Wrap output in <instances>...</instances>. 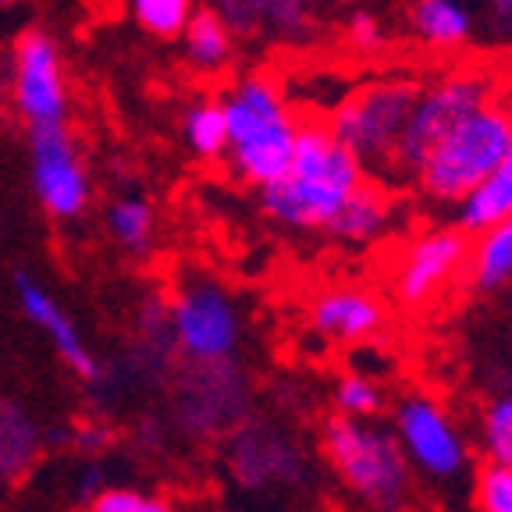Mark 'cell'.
Masks as SVG:
<instances>
[{
	"label": "cell",
	"mask_w": 512,
	"mask_h": 512,
	"mask_svg": "<svg viewBox=\"0 0 512 512\" xmlns=\"http://www.w3.org/2000/svg\"><path fill=\"white\" fill-rule=\"evenodd\" d=\"M11 104L25 128L68 125L64 57L50 32L25 29L11 54Z\"/></svg>",
	"instance_id": "obj_8"
},
{
	"label": "cell",
	"mask_w": 512,
	"mask_h": 512,
	"mask_svg": "<svg viewBox=\"0 0 512 512\" xmlns=\"http://www.w3.org/2000/svg\"><path fill=\"white\" fill-rule=\"evenodd\" d=\"M491 4V15L498 18V22H512V0H488Z\"/></svg>",
	"instance_id": "obj_30"
},
{
	"label": "cell",
	"mask_w": 512,
	"mask_h": 512,
	"mask_svg": "<svg viewBox=\"0 0 512 512\" xmlns=\"http://www.w3.org/2000/svg\"><path fill=\"white\" fill-rule=\"evenodd\" d=\"M310 328L324 342L360 345L381 335L384 306L367 288H328L310 306Z\"/></svg>",
	"instance_id": "obj_13"
},
{
	"label": "cell",
	"mask_w": 512,
	"mask_h": 512,
	"mask_svg": "<svg viewBox=\"0 0 512 512\" xmlns=\"http://www.w3.org/2000/svg\"><path fill=\"white\" fill-rule=\"evenodd\" d=\"M416 89L420 86L409 79H377L335 107L331 132L360 157L367 171L395 175L399 139L416 104Z\"/></svg>",
	"instance_id": "obj_5"
},
{
	"label": "cell",
	"mask_w": 512,
	"mask_h": 512,
	"mask_svg": "<svg viewBox=\"0 0 512 512\" xmlns=\"http://www.w3.org/2000/svg\"><path fill=\"white\" fill-rule=\"evenodd\" d=\"M477 509L480 512H512V466H505V463L480 466Z\"/></svg>",
	"instance_id": "obj_26"
},
{
	"label": "cell",
	"mask_w": 512,
	"mask_h": 512,
	"mask_svg": "<svg viewBox=\"0 0 512 512\" xmlns=\"http://www.w3.org/2000/svg\"><path fill=\"white\" fill-rule=\"evenodd\" d=\"M388 224H392V200L384 196L381 185L363 182L342 203V210L331 217L324 232L335 242H342V246H370V242L388 232Z\"/></svg>",
	"instance_id": "obj_15"
},
{
	"label": "cell",
	"mask_w": 512,
	"mask_h": 512,
	"mask_svg": "<svg viewBox=\"0 0 512 512\" xmlns=\"http://www.w3.org/2000/svg\"><path fill=\"white\" fill-rule=\"evenodd\" d=\"M466 260H470V242H466V232L459 224L424 232L416 242H409V249L395 264L392 288L399 303L427 306L448 281L463 271Z\"/></svg>",
	"instance_id": "obj_11"
},
{
	"label": "cell",
	"mask_w": 512,
	"mask_h": 512,
	"mask_svg": "<svg viewBox=\"0 0 512 512\" xmlns=\"http://www.w3.org/2000/svg\"><path fill=\"white\" fill-rule=\"evenodd\" d=\"M192 11V0H132V18L153 40H182Z\"/></svg>",
	"instance_id": "obj_23"
},
{
	"label": "cell",
	"mask_w": 512,
	"mask_h": 512,
	"mask_svg": "<svg viewBox=\"0 0 512 512\" xmlns=\"http://www.w3.org/2000/svg\"><path fill=\"white\" fill-rule=\"evenodd\" d=\"M36 441H40V431L29 420V413L4 402L0 406V484L15 480L29 466L32 452H36Z\"/></svg>",
	"instance_id": "obj_22"
},
{
	"label": "cell",
	"mask_w": 512,
	"mask_h": 512,
	"mask_svg": "<svg viewBox=\"0 0 512 512\" xmlns=\"http://www.w3.org/2000/svg\"><path fill=\"white\" fill-rule=\"evenodd\" d=\"M182 136L185 146L200 160H217L228 153V121H224L221 100H192L182 114Z\"/></svg>",
	"instance_id": "obj_21"
},
{
	"label": "cell",
	"mask_w": 512,
	"mask_h": 512,
	"mask_svg": "<svg viewBox=\"0 0 512 512\" xmlns=\"http://www.w3.org/2000/svg\"><path fill=\"white\" fill-rule=\"evenodd\" d=\"M367 182L360 157L331 132V125H299L296 153L281 178L260 189V210L274 224L313 232L328 228L342 203Z\"/></svg>",
	"instance_id": "obj_1"
},
{
	"label": "cell",
	"mask_w": 512,
	"mask_h": 512,
	"mask_svg": "<svg viewBox=\"0 0 512 512\" xmlns=\"http://www.w3.org/2000/svg\"><path fill=\"white\" fill-rule=\"evenodd\" d=\"M331 466L352 495L374 512H399L409 495V459L399 438L370 420L335 416L324 427Z\"/></svg>",
	"instance_id": "obj_4"
},
{
	"label": "cell",
	"mask_w": 512,
	"mask_h": 512,
	"mask_svg": "<svg viewBox=\"0 0 512 512\" xmlns=\"http://www.w3.org/2000/svg\"><path fill=\"white\" fill-rule=\"evenodd\" d=\"M345 36H349V43L356 50H377L384 40V32H381V22H377L370 11H356V15L349 18V29H345Z\"/></svg>",
	"instance_id": "obj_28"
},
{
	"label": "cell",
	"mask_w": 512,
	"mask_h": 512,
	"mask_svg": "<svg viewBox=\"0 0 512 512\" xmlns=\"http://www.w3.org/2000/svg\"><path fill=\"white\" fill-rule=\"evenodd\" d=\"M107 228H111L114 242L125 253H150L153 232H157V217H153V203L146 200L143 192H125L111 203L107 210Z\"/></svg>",
	"instance_id": "obj_20"
},
{
	"label": "cell",
	"mask_w": 512,
	"mask_h": 512,
	"mask_svg": "<svg viewBox=\"0 0 512 512\" xmlns=\"http://www.w3.org/2000/svg\"><path fill=\"white\" fill-rule=\"evenodd\" d=\"M15 299H18V310L25 313V320H32L50 338V345H54V352L64 360V367L72 370V374H79L82 381H100V363L89 352L79 324L72 320V313L50 296L47 285H40L32 274H15Z\"/></svg>",
	"instance_id": "obj_12"
},
{
	"label": "cell",
	"mask_w": 512,
	"mask_h": 512,
	"mask_svg": "<svg viewBox=\"0 0 512 512\" xmlns=\"http://www.w3.org/2000/svg\"><path fill=\"white\" fill-rule=\"evenodd\" d=\"M470 281L477 292H498L512 281V217L491 224L470 249Z\"/></svg>",
	"instance_id": "obj_19"
},
{
	"label": "cell",
	"mask_w": 512,
	"mask_h": 512,
	"mask_svg": "<svg viewBox=\"0 0 512 512\" xmlns=\"http://www.w3.org/2000/svg\"><path fill=\"white\" fill-rule=\"evenodd\" d=\"M8 4H15V0H0V8H8Z\"/></svg>",
	"instance_id": "obj_31"
},
{
	"label": "cell",
	"mask_w": 512,
	"mask_h": 512,
	"mask_svg": "<svg viewBox=\"0 0 512 512\" xmlns=\"http://www.w3.org/2000/svg\"><path fill=\"white\" fill-rule=\"evenodd\" d=\"M488 100L491 79L473 72V68H459V72H445L438 79L424 82L416 89V104L409 111L406 128H402L395 175H416V168L424 164L431 146L445 136L448 128H456L466 114H473Z\"/></svg>",
	"instance_id": "obj_6"
},
{
	"label": "cell",
	"mask_w": 512,
	"mask_h": 512,
	"mask_svg": "<svg viewBox=\"0 0 512 512\" xmlns=\"http://www.w3.org/2000/svg\"><path fill=\"white\" fill-rule=\"evenodd\" d=\"M381 388L370 381L367 374H349L338 381L335 388V406L338 416H356V420H370L381 409Z\"/></svg>",
	"instance_id": "obj_24"
},
{
	"label": "cell",
	"mask_w": 512,
	"mask_h": 512,
	"mask_svg": "<svg viewBox=\"0 0 512 512\" xmlns=\"http://www.w3.org/2000/svg\"><path fill=\"white\" fill-rule=\"evenodd\" d=\"M75 445H79L82 452H104V448L111 445V431H107V427H100V424L82 427L79 438H75Z\"/></svg>",
	"instance_id": "obj_29"
},
{
	"label": "cell",
	"mask_w": 512,
	"mask_h": 512,
	"mask_svg": "<svg viewBox=\"0 0 512 512\" xmlns=\"http://www.w3.org/2000/svg\"><path fill=\"white\" fill-rule=\"evenodd\" d=\"M456 224L463 228L466 235H480L491 224L512 217V139L505 157L498 160V168L491 171L470 196L456 203Z\"/></svg>",
	"instance_id": "obj_16"
},
{
	"label": "cell",
	"mask_w": 512,
	"mask_h": 512,
	"mask_svg": "<svg viewBox=\"0 0 512 512\" xmlns=\"http://www.w3.org/2000/svg\"><path fill=\"white\" fill-rule=\"evenodd\" d=\"M509 139L512 107L488 100L484 107L466 114L456 128H448L445 136L431 146V153L416 168L413 178L431 200L459 203L498 168V160L509 150Z\"/></svg>",
	"instance_id": "obj_3"
},
{
	"label": "cell",
	"mask_w": 512,
	"mask_h": 512,
	"mask_svg": "<svg viewBox=\"0 0 512 512\" xmlns=\"http://www.w3.org/2000/svg\"><path fill=\"white\" fill-rule=\"evenodd\" d=\"M171 338L189 363H228L239 349L242 313L217 281H189L168 306Z\"/></svg>",
	"instance_id": "obj_7"
},
{
	"label": "cell",
	"mask_w": 512,
	"mask_h": 512,
	"mask_svg": "<svg viewBox=\"0 0 512 512\" xmlns=\"http://www.w3.org/2000/svg\"><path fill=\"white\" fill-rule=\"evenodd\" d=\"M484 452L491 463L512 466V399H498L484 413Z\"/></svg>",
	"instance_id": "obj_25"
},
{
	"label": "cell",
	"mask_w": 512,
	"mask_h": 512,
	"mask_svg": "<svg viewBox=\"0 0 512 512\" xmlns=\"http://www.w3.org/2000/svg\"><path fill=\"white\" fill-rule=\"evenodd\" d=\"M335 4H349V0H335Z\"/></svg>",
	"instance_id": "obj_32"
},
{
	"label": "cell",
	"mask_w": 512,
	"mask_h": 512,
	"mask_svg": "<svg viewBox=\"0 0 512 512\" xmlns=\"http://www.w3.org/2000/svg\"><path fill=\"white\" fill-rule=\"evenodd\" d=\"M413 29L431 50H459L473 36V15L463 0H416Z\"/></svg>",
	"instance_id": "obj_18"
},
{
	"label": "cell",
	"mask_w": 512,
	"mask_h": 512,
	"mask_svg": "<svg viewBox=\"0 0 512 512\" xmlns=\"http://www.w3.org/2000/svg\"><path fill=\"white\" fill-rule=\"evenodd\" d=\"M395 438L406 459L427 477H459L466 466V441L448 413L427 395H409L395 409Z\"/></svg>",
	"instance_id": "obj_10"
},
{
	"label": "cell",
	"mask_w": 512,
	"mask_h": 512,
	"mask_svg": "<svg viewBox=\"0 0 512 512\" xmlns=\"http://www.w3.org/2000/svg\"><path fill=\"white\" fill-rule=\"evenodd\" d=\"M228 121V164L242 182L264 189L281 178L296 153L299 121L285 100V89L267 75H242L221 96Z\"/></svg>",
	"instance_id": "obj_2"
},
{
	"label": "cell",
	"mask_w": 512,
	"mask_h": 512,
	"mask_svg": "<svg viewBox=\"0 0 512 512\" xmlns=\"http://www.w3.org/2000/svg\"><path fill=\"white\" fill-rule=\"evenodd\" d=\"M89 512H171V505L136 488H104L96 498H89Z\"/></svg>",
	"instance_id": "obj_27"
},
{
	"label": "cell",
	"mask_w": 512,
	"mask_h": 512,
	"mask_svg": "<svg viewBox=\"0 0 512 512\" xmlns=\"http://www.w3.org/2000/svg\"><path fill=\"white\" fill-rule=\"evenodd\" d=\"M185 61L196 72H221L224 64H232L235 54V32L214 8L192 11L189 25L182 32Z\"/></svg>",
	"instance_id": "obj_17"
},
{
	"label": "cell",
	"mask_w": 512,
	"mask_h": 512,
	"mask_svg": "<svg viewBox=\"0 0 512 512\" xmlns=\"http://www.w3.org/2000/svg\"><path fill=\"white\" fill-rule=\"evenodd\" d=\"M29 178L40 207L54 221H75L86 214L93 185L68 125L29 128Z\"/></svg>",
	"instance_id": "obj_9"
},
{
	"label": "cell",
	"mask_w": 512,
	"mask_h": 512,
	"mask_svg": "<svg viewBox=\"0 0 512 512\" xmlns=\"http://www.w3.org/2000/svg\"><path fill=\"white\" fill-rule=\"evenodd\" d=\"M214 11L232 32L267 29L281 40H296L313 25L310 0H214Z\"/></svg>",
	"instance_id": "obj_14"
}]
</instances>
